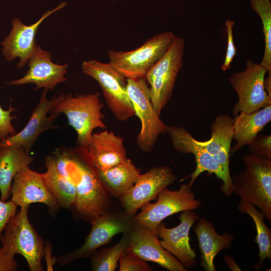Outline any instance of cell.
I'll use <instances>...</instances> for the list:
<instances>
[{"instance_id": "14", "label": "cell", "mask_w": 271, "mask_h": 271, "mask_svg": "<svg viewBox=\"0 0 271 271\" xmlns=\"http://www.w3.org/2000/svg\"><path fill=\"white\" fill-rule=\"evenodd\" d=\"M48 90L43 89L40 100L31 112L29 121L22 130L9 137L0 140V147L16 146L23 147L30 153L38 137L45 131L58 128L54 121L60 114L50 113L52 108L61 99L64 94L51 99L47 97Z\"/></svg>"}, {"instance_id": "13", "label": "cell", "mask_w": 271, "mask_h": 271, "mask_svg": "<svg viewBox=\"0 0 271 271\" xmlns=\"http://www.w3.org/2000/svg\"><path fill=\"white\" fill-rule=\"evenodd\" d=\"M177 179L171 169L167 166L154 167L141 174L133 186L119 198L124 212L135 215L139 209L156 199L163 189Z\"/></svg>"}, {"instance_id": "20", "label": "cell", "mask_w": 271, "mask_h": 271, "mask_svg": "<svg viewBox=\"0 0 271 271\" xmlns=\"http://www.w3.org/2000/svg\"><path fill=\"white\" fill-rule=\"evenodd\" d=\"M124 139L113 131L93 133L86 150L92 165L96 169H106L118 165L126 158Z\"/></svg>"}, {"instance_id": "28", "label": "cell", "mask_w": 271, "mask_h": 271, "mask_svg": "<svg viewBox=\"0 0 271 271\" xmlns=\"http://www.w3.org/2000/svg\"><path fill=\"white\" fill-rule=\"evenodd\" d=\"M129 240V232H124L120 240L113 246L97 250L90 257L91 270H115L120 256L128 247Z\"/></svg>"}, {"instance_id": "3", "label": "cell", "mask_w": 271, "mask_h": 271, "mask_svg": "<svg viewBox=\"0 0 271 271\" xmlns=\"http://www.w3.org/2000/svg\"><path fill=\"white\" fill-rule=\"evenodd\" d=\"M100 95L99 92L75 96L71 93L63 94L50 112L66 115L68 124L76 132L77 143L80 148L88 149L95 129L106 128L101 112L104 104Z\"/></svg>"}, {"instance_id": "2", "label": "cell", "mask_w": 271, "mask_h": 271, "mask_svg": "<svg viewBox=\"0 0 271 271\" xmlns=\"http://www.w3.org/2000/svg\"><path fill=\"white\" fill-rule=\"evenodd\" d=\"M244 167L231 176L233 194L261 212L271 222V160L246 154L242 158Z\"/></svg>"}, {"instance_id": "9", "label": "cell", "mask_w": 271, "mask_h": 271, "mask_svg": "<svg viewBox=\"0 0 271 271\" xmlns=\"http://www.w3.org/2000/svg\"><path fill=\"white\" fill-rule=\"evenodd\" d=\"M134 215L106 212L92 220L91 229L80 247L60 255L57 262L65 265L78 259L90 257L101 246L108 244L117 234L129 232L134 223Z\"/></svg>"}, {"instance_id": "29", "label": "cell", "mask_w": 271, "mask_h": 271, "mask_svg": "<svg viewBox=\"0 0 271 271\" xmlns=\"http://www.w3.org/2000/svg\"><path fill=\"white\" fill-rule=\"evenodd\" d=\"M251 7L260 17L264 39V51L259 63L271 71V3L269 0H249Z\"/></svg>"}, {"instance_id": "32", "label": "cell", "mask_w": 271, "mask_h": 271, "mask_svg": "<svg viewBox=\"0 0 271 271\" xmlns=\"http://www.w3.org/2000/svg\"><path fill=\"white\" fill-rule=\"evenodd\" d=\"M119 271H150L151 267L146 261L126 251L119 258Z\"/></svg>"}, {"instance_id": "1", "label": "cell", "mask_w": 271, "mask_h": 271, "mask_svg": "<svg viewBox=\"0 0 271 271\" xmlns=\"http://www.w3.org/2000/svg\"><path fill=\"white\" fill-rule=\"evenodd\" d=\"M58 172L75 187L72 206L80 217L91 221L107 212V192L99 181L85 149L57 148L51 154Z\"/></svg>"}, {"instance_id": "16", "label": "cell", "mask_w": 271, "mask_h": 271, "mask_svg": "<svg viewBox=\"0 0 271 271\" xmlns=\"http://www.w3.org/2000/svg\"><path fill=\"white\" fill-rule=\"evenodd\" d=\"M200 216L194 210L181 212L180 223L173 228H168L162 222L158 225L157 233L162 239V246L188 270L196 264V253L190 243L189 232L191 227Z\"/></svg>"}, {"instance_id": "27", "label": "cell", "mask_w": 271, "mask_h": 271, "mask_svg": "<svg viewBox=\"0 0 271 271\" xmlns=\"http://www.w3.org/2000/svg\"><path fill=\"white\" fill-rule=\"evenodd\" d=\"M237 209L240 213L249 215L254 222L256 236L253 242L258 245L259 257L258 262L254 265V268L259 270L263 266L265 259H271V229L265 224L263 213L254 206L240 200Z\"/></svg>"}, {"instance_id": "17", "label": "cell", "mask_w": 271, "mask_h": 271, "mask_svg": "<svg viewBox=\"0 0 271 271\" xmlns=\"http://www.w3.org/2000/svg\"><path fill=\"white\" fill-rule=\"evenodd\" d=\"M129 235L127 252L145 261L156 263L170 271L188 270L162 246L158 236L149 229L134 222Z\"/></svg>"}, {"instance_id": "22", "label": "cell", "mask_w": 271, "mask_h": 271, "mask_svg": "<svg viewBox=\"0 0 271 271\" xmlns=\"http://www.w3.org/2000/svg\"><path fill=\"white\" fill-rule=\"evenodd\" d=\"M198 239L201 254V265L206 271H216L214 258L222 250L232 245L233 234L228 231L217 233L212 223L204 217H200L193 227Z\"/></svg>"}, {"instance_id": "33", "label": "cell", "mask_w": 271, "mask_h": 271, "mask_svg": "<svg viewBox=\"0 0 271 271\" xmlns=\"http://www.w3.org/2000/svg\"><path fill=\"white\" fill-rule=\"evenodd\" d=\"M17 110L11 105L8 110L4 109L0 105V140H3L17 132L12 124L13 119H17L12 115Z\"/></svg>"}, {"instance_id": "25", "label": "cell", "mask_w": 271, "mask_h": 271, "mask_svg": "<svg viewBox=\"0 0 271 271\" xmlns=\"http://www.w3.org/2000/svg\"><path fill=\"white\" fill-rule=\"evenodd\" d=\"M33 157L23 147L11 146L0 147L1 200L6 201L10 197L12 181L22 168L29 166Z\"/></svg>"}, {"instance_id": "24", "label": "cell", "mask_w": 271, "mask_h": 271, "mask_svg": "<svg viewBox=\"0 0 271 271\" xmlns=\"http://www.w3.org/2000/svg\"><path fill=\"white\" fill-rule=\"evenodd\" d=\"M95 170L107 192L118 199L133 186L141 174L140 170L127 158L110 168Z\"/></svg>"}, {"instance_id": "11", "label": "cell", "mask_w": 271, "mask_h": 271, "mask_svg": "<svg viewBox=\"0 0 271 271\" xmlns=\"http://www.w3.org/2000/svg\"><path fill=\"white\" fill-rule=\"evenodd\" d=\"M267 72L260 64L247 60L243 71L230 76L229 81L238 96L232 109L234 115L240 112H252L271 104V97L264 87Z\"/></svg>"}, {"instance_id": "4", "label": "cell", "mask_w": 271, "mask_h": 271, "mask_svg": "<svg viewBox=\"0 0 271 271\" xmlns=\"http://www.w3.org/2000/svg\"><path fill=\"white\" fill-rule=\"evenodd\" d=\"M176 36L173 32L166 31L155 35L136 49L109 50V63L126 79L145 78L168 51Z\"/></svg>"}, {"instance_id": "19", "label": "cell", "mask_w": 271, "mask_h": 271, "mask_svg": "<svg viewBox=\"0 0 271 271\" xmlns=\"http://www.w3.org/2000/svg\"><path fill=\"white\" fill-rule=\"evenodd\" d=\"M10 194L11 201L20 207L41 203L47 205L52 213L60 208L45 184L42 174L32 170L29 166L21 169L15 176Z\"/></svg>"}, {"instance_id": "12", "label": "cell", "mask_w": 271, "mask_h": 271, "mask_svg": "<svg viewBox=\"0 0 271 271\" xmlns=\"http://www.w3.org/2000/svg\"><path fill=\"white\" fill-rule=\"evenodd\" d=\"M168 133L174 150L177 152L193 154L195 159V169L190 175L188 186L192 188L195 180L202 173L214 174L222 183L220 186L222 192L227 197L233 194V186L227 181L222 169L213 158L207 152L199 141L194 138L185 128L174 125H167Z\"/></svg>"}, {"instance_id": "30", "label": "cell", "mask_w": 271, "mask_h": 271, "mask_svg": "<svg viewBox=\"0 0 271 271\" xmlns=\"http://www.w3.org/2000/svg\"><path fill=\"white\" fill-rule=\"evenodd\" d=\"M234 24V21L230 19L225 22L227 47L224 60L221 66V69L223 71H226L230 68L231 62L237 53L233 38V30Z\"/></svg>"}, {"instance_id": "6", "label": "cell", "mask_w": 271, "mask_h": 271, "mask_svg": "<svg viewBox=\"0 0 271 271\" xmlns=\"http://www.w3.org/2000/svg\"><path fill=\"white\" fill-rule=\"evenodd\" d=\"M81 69L98 83L108 107L117 120L125 121L136 115L128 95L126 79L109 63L84 61Z\"/></svg>"}, {"instance_id": "31", "label": "cell", "mask_w": 271, "mask_h": 271, "mask_svg": "<svg viewBox=\"0 0 271 271\" xmlns=\"http://www.w3.org/2000/svg\"><path fill=\"white\" fill-rule=\"evenodd\" d=\"M249 153L271 160V136L258 134L248 146Z\"/></svg>"}, {"instance_id": "8", "label": "cell", "mask_w": 271, "mask_h": 271, "mask_svg": "<svg viewBox=\"0 0 271 271\" xmlns=\"http://www.w3.org/2000/svg\"><path fill=\"white\" fill-rule=\"evenodd\" d=\"M128 95L135 115L141 121V128L137 136V145L145 153L152 151L160 134L167 132V125L155 111L149 86L145 78L126 79Z\"/></svg>"}, {"instance_id": "34", "label": "cell", "mask_w": 271, "mask_h": 271, "mask_svg": "<svg viewBox=\"0 0 271 271\" xmlns=\"http://www.w3.org/2000/svg\"><path fill=\"white\" fill-rule=\"evenodd\" d=\"M17 206L11 200L3 201L0 200V238L7 224L16 214Z\"/></svg>"}, {"instance_id": "26", "label": "cell", "mask_w": 271, "mask_h": 271, "mask_svg": "<svg viewBox=\"0 0 271 271\" xmlns=\"http://www.w3.org/2000/svg\"><path fill=\"white\" fill-rule=\"evenodd\" d=\"M45 163L46 171L42 176L47 188L60 207L72 208L76 199L75 186L58 172L51 155L45 157Z\"/></svg>"}, {"instance_id": "10", "label": "cell", "mask_w": 271, "mask_h": 271, "mask_svg": "<svg viewBox=\"0 0 271 271\" xmlns=\"http://www.w3.org/2000/svg\"><path fill=\"white\" fill-rule=\"evenodd\" d=\"M157 201L143 206L140 213L134 216V222L153 232L157 236V229L167 217L184 211L198 209L202 203L196 199L191 188L182 184L177 190L163 189L158 195Z\"/></svg>"}, {"instance_id": "23", "label": "cell", "mask_w": 271, "mask_h": 271, "mask_svg": "<svg viewBox=\"0 0 271 271\" xmlns=\"http://www.w3.org/2000/svg\"><path fill=\"white\" fill-rule=\"evenodd\" d=\"M270 121L271 104L252 112H240L234 115L233 139L236 144L230 148V157L250 145Z\"/></svg>"}, {"instance_id": "36", "label": "cell", "mask_w": 271, "mask_h": 271, "mask_svg": "<svg viewBox=\"0 0 271 271\" xmlns=\"http://www.w3.org/2000/svg\"><path fill=\"white\" fill-rule=\"evenodd\" d=\"M52 245L49 241H46L44 246V256L47 264V270H53V265L57 262V259L52 256Z\"/></svg>"}, {"instance_id": "7", "label": "cell", "mask_w": 271, "mask_h": 271, "mask_svg": "<svg viewBox=\"0 0 271 271\" xmlns=\"http://www.w3.org/2000/svg\"><path fill=\"white\" fill-rule=\"evenodd\" d=\"M185 43L184 38L176 36L165 55L146 75L151 101L159 116L172 96L177 75L183 65Z\"/></svg>"}, {"instance_id": "15", "label": "cell", "mask_w": 271, "mask_h": 271, "mask_svg": "<svg viewBox=\"0 0 271 271\" xmlns=\"http://www.w3.org/2000/svg\"><path fill=\"white\" fill-rule=\"evenodd\" d=\"M67 3L63 2L54 9L46 11L36 23L25 25L19 18L12 21V29L1 43L2 52L8 62L20 59L19 68L23 67L34 51L37 45L35 36L41 24L55 12L64 9Z\"/></svg>"}, {"instance_id": "5", "label": "cell", "mask_w": 271, "mask_h": 271, "mask_svg": "<svg viewBox=\"0 0 271 271\" xmlns=\"http://www.w3.org/2000/svg\"><path fill=\"white\" fill-rule=\"evenodd\" d=\"M29 207H21L20 211L10 219L0 241L3 249L11 256L19 254L23 256L31 271H43L41 260L45 245L43 238L29 221Z\"/></svg>"}, {"instance_id": "18", "label": "cell", "mask_w": 271, "mask_h": 271, "mask_svg": "<svg viewBox=\"0 0 271 271\" xmlns=\"http://www.w3.org/2000/svg\"><path fill=\"white\" fill-rule=\"evenodd\" d=\"M52 55L37 45L28 63L29 70L22 78L6 82L9 85L35 84V90L43 88L53 90L58 84L67 80L65 75L68 65H60L52 61Z\"/></svg>"}, {"instance_id": "21", "label": "cell", "mask_w": 271, "mask_h": 271, "mask_svg": "<svg viewBox=\"0 0 271 271\" xmlns=\"http://www.w3.org/2000/svg\"><path fill=\"white\" fill-rule=\"evenodd\" d=\"M233 118L229 114L215 116L211 124V136L204 142L200 141L207 152L222 169L227 181L233 186L229 169L231 144L233 137Z\"/></svg>"}, {"instance_id": "37", "label": "cell", "mask_w": 271, "mask_h": 271, "mask_svg": "<svg viewBox=\"0 0 271 271\" xmlns=\"http://www.w3.org/2000/svg\"><path fill=\"white\" fill-rule=\"evenodd\" d=\"M224 260L228 268L231 271H240L241 268L237 265L234 258L228 255H225Z\"/></svg>"}, {"instance_id": "38", "label": "cell", "mask_w": 271, "mask_h": 271, "mask_svg": "<svg viewBox=\"0 0 271 271\" xmlns=\"http://www.w3.org/2000/svg\"><path fill=\"white\" fill-rule=\"evenodd\" d=\"M267 73L264 80V87L268 95L271 97V71Z\"/></svg>"}, {"instance_id": "35", "label": "cell", "mask_w": 271, "mask_h": 271, "mask_svg": "<svg viewBox=\"0 0 271 271\" xmlns=\"http://www.w3.org/2000/svg\"><path fill=\"white\" fill-rule=\"evenodd\" d=\"M18 266L14 256L9 255L0 246V271H15Z\"/></svg>"}]
</instances>
